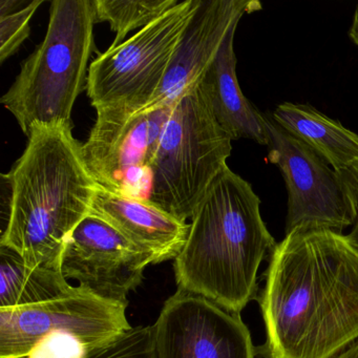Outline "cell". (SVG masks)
<instances>
[{
  "instance_id": "ffe728a7",
  "label": "cell",
  "mask_w": 358,
  "mask_h": 358,
  "mask_svg": "<svg viewBox=\"0 0 358 358\" xmlns=\"http://www.w3.org/2000/svg\"><path fill=\"white\" fill-rule=\"evenodd\" d=\"M91 350L70 334H51L41 339L27 358H85Z\"/></svg>"
},
{
  "instance_id": "5b68a950",
  "label": "cell",
  "mask_w": 358,
  "mask_h": 358,
  "mask_svg": "<svg viewBox=\"0 0 358 358\" xmlns=\"http://www.w3.org/2000/svg\"><path fill=\"white\" fill-rule=\"evenodd\" d=\"M232 140L198 87L176 103L150 169L148 202L186 222L227 165Z\"/></svg>"
},
{
  "instance_id": "603a6c76",
  "label": "cell",
  "mask_w": 358,
  "mask_h": 358,
  "mask_svg": "<svg viewBox=\"0 0 358 358\" xmlns=\"http://www.w3.org/2000/svg\"><path fill=\"white\" fill-rule=\"evenodd\" d=\"M333 358H358V341L352 343L345 351L341 352Z\"/></svg>"
},
{
  "instance_id": "e0dca14e",
  "label": "cell",
  "mask_w": 358,
  "mask_h": 358,
  "mask_svg": "<svg viewBox=\"0 0 358 358\" xmlns=\"http://www.w3.org/2000/svg\"><path fill=\"white\" fill-rule=\"evenodd\" d=\"M178 0H94L96 22H108L116 34L112 47L131 31L146 28L179 3Z\"/></svg>"
},
{
  "instance_id": "4fadbf2b",
  "label": "cell",
  "mask_w": 358,
  "mask_h": 358,
  "mask_svg": "<svg viewBox=\"0 0 358 358\" xmlns=\"http://www.w3.org/2000/svg\"><path fill=\"white\" fill-rule=\"evenodd\" d=\"M110 224L127 240L154 257L155 263L176 259L189 224L157 208L148 201L108 192L99 186L91 213Z\"/></svg>"
},
{
  "instance_id": "ba28073f",
  "label": "cell",
  "mask_w": 358,
  "mask_h": 358,
  "mask_svg": "<svg viewBox=\"0 0 358 358\" xmlns=\"http://www.w3.org/2000/svg\"><path fill=\"white\" fill-rule=\"evenodd\" d=\"M267 118L268 160L282 173L288 192L286 234L296 229L341 232L356 213L341 178L317 152Z\"/></svg>"
},
{
  "instance_id": "2e32d148",
  "label": "cell",
  "mask_w": 358,
  "mask_h": 358,
  "mask_svg": "<svg viewBox=\"0 0 358 358\" xmlns=\"http://www.w3.org/2000/svg\"><path fill=\"white\" fill-rule=\"evenodd\" d=\"M73 288L62 269L30 266L13 249L0 246V309L45 303Z\"/></svg>"
},
{
  "instance_id": "d6986e66",
  "label": "cell",
  "mask_w": 358,
  "mask_h": 358,
  "mask_svg": "<svg viewBox=\"0 0 358 358\" xmlns=\"http://www.w3.org/2000/svg\"><path fill=\"white\" fill-rule=\"evenodd\" d=\"M43 0H33L9 15L0 16V62L3 64L30 36V22Z\"/></svg>"
},
{
  "instance_id": "277c9868",
  "label": "cell",
  "mask_w": 358,
  "mask_h": 358,
  "mask_svg": "<svg viewBox=\"0 0 358 358\" xmlns=\"http://www.w3.org/2000/svg\"><path fill=\"white\" fill-rule=\"evenodd\" d=\"M94 0H54L47 34L0 102L29 137L35 125H72L95 50Z\"/></svg>"
},
{
  "instance_id": "8fae6325",
  "label": "cell",
  "mask_w": 358,
  "mask_h": 358,
  "mask_svg": "<svg viewBox=\"0 0 358 358\" xmlns=\"http://www.w3.org/2000/svg\"><path fill=\"white\" fill-rule=\"evenodd\" d=\"M171 108L143 113L122 127L94 125L81 152L98 185L108 192L146 200L150 169Z\"/></svg>"
},
{
  "instance_id": "7402d4cb",
  "label": "cell",
  "mask_w": 358,
  "mask_h": 358,
  "mask_svg": "<svg viewBox=\"0 0 358 358\" xmlns=\"http://www.w3.org/2000/svg\"><path fill=\"white\" fill-rule=\"evenodd\" d=\"M30 3V1H29ZM29 3L22 0H0V16L9 15L26 7Z\"/></svg>"
},
{
  "instance_id": "44dd1931",
  "label": "cell",
  "mask_w": 358,
  "mask_h": 358,
  "mask_svg": "<svg viewBox=\"0 0 358 358\" xmlns=\"http://www.w3.org/2000/svg\"><path fill=\"white\" fill-rule=\"evenodd\" d=\"M337 173L341 178L343 188H345L350 201L353 204L354 210H355V224H354L351 232L347 236L352 244L358 248V162L352 165L349 169L338 171Z\"/></svg>"
},
{
  "instance_id": "7a4b0ae2",
  "label": "cell",
  "mask_w": 358,
  "mask_h": 358,
  "mask_svg": "<svg viewBox=\"0 0 358 358\" xmlns=\"http://www.w3.org/2000/svg\"><path fill=\"white\" fill-rule=\"evenodd\" d=\"M9 182V217L0 246L30 266L62 269L73 230L91 213L97 182L83 160L72 125H35Z\"/></svg>"
},
{
  "instance_id": "8992f818",
  "label": "cell",
  "mask_w": 358,
  "mask_h": 358,
  "mask_svg": "<svg viewBox=\"0 0 358 358\" xmlns=\"http://www.w3.org/2000/svg\"><path fill=\"white\" fill-rule=\"evenodd\" d=\"M200 0H183L159 20L90 66L87 92L97 112L96 127H122L160 89L180 38Z\"/></svg>"
},
{
  "instance_id": "6da1fadb",
  "label": "cell",
  "mask_w": 358,
  "mask_h": 358,
  "mask_svg": "<svg viewBox=\"0 0 358 358\" xmlns=\"http://www.w3.org/2000/svg\"><path fill=\"white\" fill-rule=\"evenodd\" d=\"M257 295L263 358H333L358 341V248L329 229H296L278 243Z\"/></svg>"
},
{
  "instance_id": "7c38bea8",
  "label": "cell",
  "mask_w": 358,
  "mask_h": 358,
  "mask_svg": "<svg viewBox=\"0 0 358 358\" xmlns=\"http://www.w3.org/2000/svg\"><path fill=\"white\" fill-rule=\"evenodd\" d=\"M262 8V3L255 0H200L180 38L160 89L138 115L173 108L192 91L213 64L230 31L238 28L243 16Z\"/></svg>"
},
{
  "instance_id": "5bb4252c",
  "label": "cell",
  "mask_w": 358,
  "mask_h": 358,
  "mask_svg": "<svg viewBox=\"0 0 358 358\" xmlns=\"http://www.w3.org/2000/svg\"><path fill=\"white\" fill-rule=\"evenodd\" d=\"M232 29L213 64L196 87L206 100L217 124L234 140L249 139L268 145L267 118L245 97L236 76L234 36Z\"/></svg>"
},
{
  "instance_id": "30bf717a",
  "label": "cell",
  "mask_w": 358,
  "mask_h": 358,
  "mask_svg": "<svg viewBox=\"0 0 358 358\" xmlns=\"http://www.w3.org/2000/svg\"><path fill=\"white\" fill-rule=\"evenodd\" d=\"M154 257L100 217L89 215L73 230L62 255V271L101 299L127 303Z\"/></svg>"
},
{
  "instance_id": "3957f363",
  "label": "cell",
  "mask_w": 358,
  "mask_h": 358,
  "mask_svg": "<svg viewBox=\"0 0 358 358\" xmlns=\"http://www.w3.org/2000/svg\"><path fill=\"white\" fill-rule=\"evenodd\" d=\"M173 264L178 289L241 314L259 295V266L278 243L261 215L250 183L226 166L189 224Z\"/></svg>"
},
{
  "instance_id": "9c48e42d",
  "label": "cell",
  "mask_w": 358,
  "mask_h": 358,
  "mask_svg": "<svg viewBox=\"0 0 358 358\" xmlns=\"http://www.w3.org/2000/svg\"><path fill=\"white\" fill-rule=\"evenodd\" d=\"M152 327L156 358H255L241 314L178 289Z\"/></svg>"
},
{
  "instance_id": "9a60e30c",
  "label": "cell",
  "mask_w": 358,
  "mask_h": 358,
  "mask_svg": "<svg viewBox=\"0 0 358 358\" xmlns=\"http://www.w3.org/2000/svg\"><path fill=\"white\" fill-rule=\"evenodd\" d=\"M271 117L285 131L317 152L337 173L358 162L357 134L317 108L284 102L276 106Z\"/></svg>"
},
{
  "instance_id": "ac0fdd59",
  "label": "cell",
  "mask_w": 358,
  "mask_h": 358,
  "mask_svg": "<svg viewBox=\"0 0 358 358\" xmlns=\"http://www.w3.org/2000/svg\"><path fill=\"white\" fill-rule=\"evenodd\" d=\"M85 358H156L152 327H131L93 348Z\"/></svg>"
},
{
  "instance_id": "52a82bcc",
  "label": "cell",
  "mask_w": 358,
  "mask_h": 358,
  "mask_svg": "<svg viewBox=\"0 0 358 358\" xmlns=\"http://www.w3.org/2000/svg\"><path fill=\"white\" fill-rule=\"evenodd\" d=\"M129 303L108 301L77 286L58 299L0 309V358H27L48 335L77 337L90 350L131 328Z\"/></svg>"
}]
</instances>
